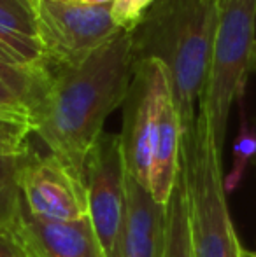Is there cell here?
<instances>
[{
  "instance_id": "8992f818",
  "label": "cell",
  "mask_w": 256,
  "mask_h": 257,
  "mask_svg": "<svg viewBox=\"0 0 256 257\" xmlns=\"http://www.w3.org/2000/svg\"><path fill=\"white\" fill-rule=\"evenodd\" d=\"M125 170L120 135L102 133L84 165L88 220L104 257H120L125 210Z\"/></svg>"
},
{
  "instance_id": "6da1fadb",
  "label": "cell",
  "mask_w": 256,
  "mask_h": 257,
  "mask_svg": "<svg viewBox=\"0 0 256 257\" xmlns=\"http://www.w3.org/2000/svg\"><path fill=\"white\" fill-rule=\"evenodd\" d=\"M133 65V35L125 30L79 65L46 63L48 84L34 115V133L79 175L84 177L104 122L127 98Z\"/></svg>"
},
{
  "instance_id": "7c38bea8",
  "label": "cell",
  "mask_w": 256,
  "mask_h": 257,
  "mask_svg": "<svg viewBox=\"0 0 256 257\" xmlns=\"http://www.w3.org/2000/svg\"><path fill=\"white\" fill-rule=\"evenodd\" d=\"M48 84L44 65H13L0 61V117L27 122L34 115Z\"/></svg>"
},
{
  "instance_id": "9c48e42d",
  "label": "cell",
  "mask_w": 256,
  "mask_h": 257,
  "mask_svg": "<svg viewBox=\"0 0 256 257\" xmlns=\"http://www.w3.org/2000/svg\"><path fill=\"white\" fill-rule=\"evenodd\" d=\"M13 231L28 257H104L88 219L44 220L30 215L21 205Z\"/></svg>"
},
{
  "instance_id": "5b68a950",
  "label": "cell",
  "mask_w": 256,
  "mask_h": 257,
  "mask_svg": "<svg viewBox=\"0 0 256 257\" xmlns=\"http://www.w3.org/2000/svg\"><path fill=\"white\" fill-rule=\"evenodd\" d=\"M32 6L49 65H79L121 32L111 16V4L32 0Z\"/></svg>"
},
{
  "instance_id": "ac0fdd59",
  "label": "cell",
  "mask_w": 256,
  "mask_h": 257,
  "mask_svg": "<svg viewBox=\"0 0 256 257\" xmlns=\"http://www.w3.org/2000/svg\"><path fill=\"white\" fill-rule=\"evenodd\" d=\"M154 0H113L111 16L120 30L132 32L139 27Z\"/></svg>"
},
{
  "instance_id": "ffe728a7",
  "label": "cell",
  "mask_w": 256,
  "mask_h": 257,
  "mask_svg": "<svg viewBox=\"0 0 256 257\" xmlns=\"http://www.w3.org/2000/svg\"><path fill=\"white\" fill-rule=\"evenodd\" d=\"M0 61H6V63H13V65H23L18 60L16 54L11 51V49H7L2 42H0Z\"/></svg>"
},
{
  "instance_id": "4fadbf2b",
  "label": "cell",
  "mask_w": 256,
  "mask_h": 257,
  "mask_svg": "<svg viewBox=\"0 0 256 257\" xmlns=\"http://www.w3.org/2000/svg\"><path fill=\"white\" fill-rule=\"evenodd\" d=\"M0 42L23 65L46 63L32 0H0Z\"/></svg>"
},
{
  "instance_id": "ba28073f",
  "label": "cell",
  "mask_w": 256,
  "mask_h": 257,
  "mask_svg": "<svg viewBox=\"0 0 256 257\" xmlns=\"http://www.w3.org/2000/svg\"><path fill=\"white\" fill-rule=\"evenodd\" d=\"M167 84L168 74L160 61H135L127 98L123 102V130L120 133V142L125 170L130 177L147 187L158 102Z\"/></svg>"
},
{
  "instance_id": "e0dca14e",
  "label": "cell",
  "mask_w": 256,
  "mask_h": 257,
  "mask_svg": "<svg viewBox=\"0 0 256 257\" xmlns=\"http://www.w3.org/2000/svg\"><path fill=\"white\" fill-rule=\"evenodd\" d=\"M34 128L27 122L0 117V156H23L30 151L28 137Z\"/></svg>"
},
{
  "instance_id": "7402d4cb",
  "label": "cell",
  "mask_w": 256,
  "mask_h": 257,
  "mask_svg": "<svg viewBox=\"0 0 256 257\" xmlns=\"http://www.w3.org/2000/svg\"><path fill=\"white\" fill-rule=\"evenodd\" d=\"M246 255H247V257H256V250H253V252H247Z\"/></svg>"
},
{
  "instance_id": "603a6c76",
  "label": "cell",
  "mask_w": 256,
  "mask_h": 257,
  "mask_svg": "<svg viewBox=\"0 0 256 257\" xmlns=\"http://www.w3.org/2000/svg\"><path fill=\"white\" fill-rule=\"evenodd\" d=\"M253 163H254V166H256V158H254V159H253Z\"/></svg>"
},
{
  "instance_id": "8fae6325",
  "label": "cell",
  "mask_w": 256,
  "mask_h": 257,
  "mask_svg": "<svg viewBox=\"0 0 256 257\" xmlns=\"http://www.w3.org/2000/svg\"><path fill=\"white\" fill-rule=\"evenodd\" d=\"M179 159H181V126L172 102L170 82H168L158 102L153 159L149 170V191L154 201L163 206L167 205L176 177L179 173Z\"/></svg>"
},
{
  "instance_id": "2e32d148",
  "label": "cell",
  "mask_w": 256,
  "mask_h": 257,
  "mask_svg": "<svg viewBox=\"0 0 256 257\" xmlns=\"http://www.w3.org/2000/svg\"><path fill=\"white\" fill-rule=\"evenodd\" d=\"M233 165L232 172L226 177H223V184H225V193H232L237 189L244 177V170H246L247 163L253 161L256 158V128H249L246 121L242 119L240 122V130L237 133L235 140H233Z\"/></svg>"
},
{
  "instance_id": "44dd1931",
  "label": "cell",
  "mask_w": 256,
  "mask_h": 257,
  "mask_svg": "<svg viewBox=\"0 0 256 257\" xmlns=\"http://www.w3.org/2000/svg\"><path fill=\"white\" fill-rule=\"evenodd\" d=\"M79 4H86V6H104V4H111L113 0H74Z\"/></svg>"
},
{
  "instance_id": "9a60e30c",
  "label": "cell",
  "mask_w": 256,
  "mask_h": 257,
  "mask_svg": "<svg viewBox=\"0 0 256 257\" xmlns=\"http://www.w3.org/2000/svg\"><path fill=\"white\" fill-rule=\"evenodd\" d=\"M23 156H0V227H13L21 212L20 168Z\"/></svg>"
},
{
  "instance_id": "30bf717a",
  "label": "cell",
  "mask_w": 256,
  "mask_h": 257,
  "mask_svg": "<svg viewBox=\"0 0 256 257\" xmlns=\"http://www.w3.org/2000/svg\"><path fill=\"white\" fill-rule=\"evenodd\" d=\"M165 206L154 201L149 187L127 173L120 257H161Z\"/></svg>"
},
{
  "instance_id": "52a82bcc",
  "label": "cell",
  "mask_w": 256,
  "mask_h": 257,
  "mask_svg": "<svg viewBox=\"0 0 256 257\" xmlns=\"http://www.w3.org/2000/svg\"><path fill=\"white\" fill-rule=\"evenodd\" d=\"M20 193L27 212L37 219L72 222L88 219L86 180L55 154L30 147L20 168Z\"/></svg>"
},
{
  "instance_id": "7a4b0ae2",
  "label": "cell",
  "mask_w": 256,
  "mask_h": 257,
  "mask_svg": "<svg viewBox=\"0 0 256 257\" xmlns=\"http://www.w3.org/2000/svg\"><path fill=\"white\" fill-rule=\"evenodd\" d=\"M216 21V0H154L133 35L135 61L165 67L181 126L190 132L204 88Z\"/></svg>"
},
{
  "instance_id": "d6986e66",
  "label": "cell",
  "mask_w": 256,
  "mask_h": 257,
  "mask_svg": "<svg viewBox=\"0 0 256 257\" xmlns=\"http://www.w3.org/2000/svg\"><path fill=\"white\" fill-rule=\"evenodd\" d=\"M0 257H28L13 227H0Z\"/></svg>"
},
{
  "instance_id": "3957f363",
  "label": "cell",
  "mask_w": 256,
  "mask_h": 257,
  "mask_svg": "<svg viewBox=\"0 0 256 257\" xmlns=\"http://www.w3.org/2000/svg\"><path fill=\"white\" fill-rule=\"evenodd\" d=\"M256 67V0H216V21L193 126L223 149L228 115Z\"/></svg>"
},
{
  "instance_id": "5bb4252c",
  "label": "cell",
  "mask_w": 256,
  "mask_h": 257,
  "mask_svg": "<svg viewBox=\"0 0 256 257\" xmlns=\"http://www.w3.org/2000/svg\"><path fill=\"white\" fill-rule=\"evenodd\" d=\"M161 257H195L192 229H190L188 200L181 170L165 205V233Z\"/></svg>"
},
{
  "instance_id": "277c9868",
  "label": "cell",
  "mask_w": 256,
  "mask_h": 257,
  "mask_svg": "<svg viewBox=\"0 0 256 257\" xmlns=\"http://www.w3.org/2000/svg\"><path fill=\"white\" fill-rule=\"evenodd\" d=\"M223 149L192 126L181 137V170L195 257H247L233 227L223 184Z\"/></svg>"
}]
</instances>
